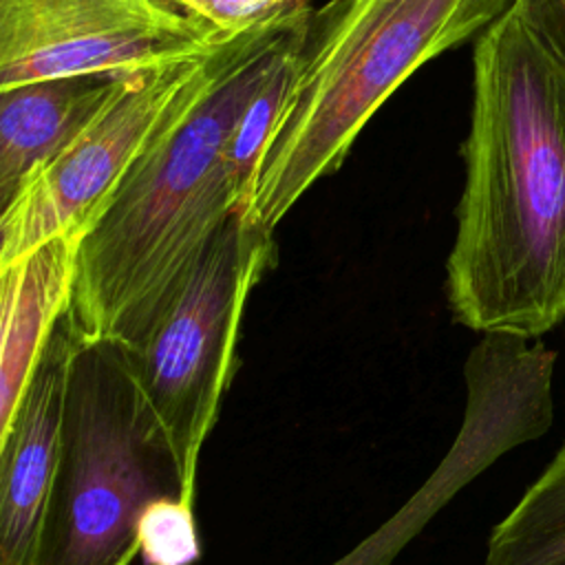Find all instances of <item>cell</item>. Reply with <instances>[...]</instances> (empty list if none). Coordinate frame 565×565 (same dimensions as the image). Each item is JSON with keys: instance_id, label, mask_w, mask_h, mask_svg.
I'll use <instances>...</instances> for the list:
<instances>
[{"instance_id": "obj_1", "label": "cell", "mask_w": 565, "mask_h": 565, "mask_svg": "<svg viewBox=\"0 0 565 565\" xmlns=\"http://www.w3.org/2000/svg\"><path fill=\"white\" fill-rule=\"evenodd\" d=\"M461 157L452 320L539 340L565 320V55L523 0L475 40Z\"/></svg>"}, {"instance_id": "obj_2", "label": "cell", "mask_w": 565, "mask_h": 565, "mask_svg": "<svg viewBox=\"0 0 565 565\" xmlns=\"http://www.w3.org/2000/svg\"><path fill=\"white\" fill-rule=\"evenodd\" d=\"M309 13L223 40L201 88L124 172L79 238L66 311L77 340L141 347L212 236L245 212L232 135Z\"/></svg>"}, {"instance_id": "obj_3", "label": "cell", "mask_w": 565, "mask_h": 565, "mask_svg": "<svg viewBox=\"0 0 565 565\" xmlns=\"http://www.w3.org/2000/svg\"><path fill=\"white\" fill-rule=\"evenodd\" d=\"M512 2L327 0L311 11L247 216L274 230L419 66L477 40Z\"/></svg>"}, {"instance_id": "obj_4", "label": "cell", "mask_w": 565, "mask_h": 565, "mask_svg": "<svg viewBox=\"0 0 565 565\" xmlns=\"http://www.w3.org/2000/svg\"><path fill=\"white\" fill-rule=\"evenodd\" d=\"M161 497L194 503L143 399L130 349L75 338L35 565H130L139 521Z\"/></svg>"}, {"instance_id": "obj_5", "label": "cell", "mask_w": 565, "mask_h": 565, "mask_svg": "<svg viewBox=\"0 0 565 565\" xmlns=\"http://www.w3.org/2000/svg\"><path fill=\"white\" fill-rule=\"evenodd\" d=\"M276 263L274 230L243 210L212 236L146 342L130 349L143 399L166 435L188 490L236 371L241 320Z\"/></svg>"}, {"instance_id": "obj_6", "label": "cell", "mask_w": 565, "mask_h": 565, "mask_svg": "<svg viewBox=\"0 0 565 565\" xmlns=\"http://www.w3.org/2000/svg\"><path fill=\"white\" fill-rule=\"evenodd\" d=\"M218 44L119 79L99 113L0 207V265L60 234L86 232L130 163L201 88Z\"/></svg>"}, {"instance_id": "obj_7", "label": "cell", "mask_w": 565, "mask_h": 565, "mask_svg": "<svg viewBox=\"0 0 565 565\" xmlns=\"http://www.w3.org/2000/svg\"><path fill=\"white\" fill-rule=\"evenodd\" d=\"M218 42L161 0H0V88L128 75L201 57Z\"/></svg>"}, {"instance_id": "obj_8", "label": "cell", "mask_w": 565, "mask_h": 565, "mask_svg": "<svg viewBox=\"0 0 565 565\" xmlns=\"http://www.w3.org/2000/svg\"><path fill=\"white\" fill-rule=\"evenodd\" d=\"M66 313L55 324L11 422L0 430V565H35L60 459L68 364Z\"/></svg>"}, {"instance_id": "obj_9", "label": "cell", "mask_w": 565, "mask_h": 565, "mask_svg": "<svg viewBox=\"0 0 565 565\" xmlns=\"http://www.w3.org/2000/svg\"><path fill=\"white\" fill-rule=\"evenodd\" d=\"M79 234H60L0 265V430L7 428L29 377L68 311Z\"/></svg>"}, {"instance_id": "obj_10", "label": "cell", "mask_w": 565, "mask_h": 565, "mask_svg": "<svg viewBox=\"0 0 565 565\" xmlns=\"http://www.w3.org/2000/svg\"><path fill=\"white\" fill-rule=\"evenodd\" d=\"M121 77L88 73L0 88V207L99 113Z\"/></svg>"}, {"instance_id": "obj_11", "label": "cell", "mask_w": 565, "mask_h": 565, "mask_svg": "<svg viewBox=\"0 0 565 565\" xmlns=\"http://www.w3.org/2000/svg\"><path fill=\"white\" fill-rule=\"evenodd\" d=\"M483 565H565V441L492 527Z\"/></svg>"}, {"instance_id": "obj_12", "label": "cell", "mask_w": 565, "mask_h": 565, "mask_svg": "<svg viewBox=\"0 0 565 565\" xmlns=\"http://www.w3.org/2000/svg\"><path fill=\"white\" fill-rule=\"evenodd\" d=\"M305 33V31H302ZM302 38V35H300ZM300 38L282 53L278 64L274 66L269 79L263 84V88L254 95V99L247 104L230 143V163L236 179V185L243 196L245 214L252 201L256 174L260 159L265 154L267 141L274 132V126L278 121L282 102L287 97L291 77H294V64H296V51L300 44Z\"/></svg>"}, {"instance_id": "obj_13", "label": "cell", "mask_w": 565, "mask_h": 565, "mask_svg": "<svg viewBox=\"0 0 565 565\" xmlns=\"http://www.w3.org/2000/svg\"><path fill=\"white\" fill-rule=\"evenodd\" d=\"M139 556L146 565H192L199 561L194 503L183 497L152 501L139 521Z\"/></svg>"}, {"instance_id": "obj_14", "label": "cell", "mask_w": 565, "mask_h": 565, "mask_svg": "<svg viewBox=\"0 0 565 565\" xmlns=\"http://www.w3.org/2000/svg\"><path fill=\"white\" fill-rule=\"evenodd\" d=\"M185 13L218 40L236 38L271 20L309 11V0H161Z\"/></svg>"}, {"instance_id": "obj_15", "label": "cell", "mask_w": 565, "mask_h": 565, "mask_svg": "<svg viewBox=\"0 0 565 565\" xmlns=\"http://www.w3.org/2000/svg\"><path fill=\"white\" fill-rule=\"evenodd\" d=\"M532 20L565 55V0H523Z\"/></svg>"}, {"instance_id": "obj_16", "label": "cell", "mask_w": 565, "mask_h": 565, "mask_svg": "<svg viewBox=\"0 0 565 565\" xmlns=\"http://www.w3.org/2000/svg\"><path fill=\"white\" fill-rule=\"evenodd\" d=\"M333 565H384V563L375 556V552L366 543H360L353 552H349Z\"/></svg>"}]
</instances>
